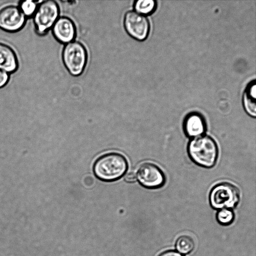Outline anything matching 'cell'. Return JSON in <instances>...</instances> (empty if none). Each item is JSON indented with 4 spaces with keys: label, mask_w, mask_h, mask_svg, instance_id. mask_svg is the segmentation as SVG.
Masks as SVG:
<instances>
[{
    "label": "cell",
    "mask_w": 256,
    "mask_h": 256,
    "mask_svg": "<svg viewBox=\"0 0 256 256\" xmlns=\"http://www.w3.org/2000/svg\"><path fill=\"white\" fill-rule=\"evenodd\" d=\"M9 78L8 74L0 70V88L4 86L8 82Z\"/></svg>",
    "instance_id": "cell-17"
},
{
    "label": "cell",
    "mask_w": 256,
    "mask_h": 256,
    "mask_svg": "<svg viewBox=\"0 0 256 256\" xmlns=\"http://www.w3.org/2000/svg\"><path fill=\"white\" fill-rule=\"evenodd\" d=\"M158 256H183L180 253L174 250H167L163 252Z\"/></svg>",
    "instance_id": "cell-19"
},
{
    "label": "cell",
    "mask_w": 256,
    "mask_h": 256,
    "mask_svg": "<svg viewBox=\"0 0 256 256\" xmlns=\"http://www.w3.org/2000/svg\"><path fill=\"white\" fill-rule=\"evenodd\" d=\"M26 16L19 7L6 6L0 10V28L8 32H15L24 26Z\"/></svg>",
    "instance_id": "cell-8"
},
{
    "label": "cell",
    "mask_w": 256,
    "mask_h": 256,
    "mask_svg": "<svg viewBox=\"0 0 256 256\" xmlns=\"http://www.w3.org/2000/svg\"><path fill=\"white\" fill-rule=\"evenodd\" d=\"M256 87L255 81L248 86L243 96V105L246 112L251 116H256Z\"/></svg>",
    "instance_id": "cell-12"
},
{
    "label": "cell",
    "mask_w": 256,
    "mask_h": 256,
    "mask_svg": "<svg viewBox=\"0 0 256 256\" xmlns=\"http://www.w3.org/2000/svg\"><path fill=\"white\" fill-rule=\"evenodd\" d=\"M125 157L117 152L101 156L94 162L93 172L95 176L104 182H113L121 178L128 168Z\"/></svg>",
    "instance_id": "cell-1"
},
{
    "label": "cell",
    "mask_w": 256,
    "mask_h": 256,
    "mask_svg": "<svg viewBox=\"0 0 256 256\" xmlns=\"http://www.w3.org/2000/svg\"><path fill=\"white\" fill-rule=\"evenodd\" d=\"M124 24L128 34L133 38L142 41L150 32V23L147 18L134 10L127 12L124 16Z\"/></svg>",
    "instance_id": "cell-6"
},
{
    "label": "cell",
    "mask_w": 256,
    "mask_h": 256,
    "mask_svg": "<svg viewBox=\"0 0 256 256\" xmlns=\"http://www.w3.org/2000/svg\"><path fill=\"white\" fill-rule=\"evenodd\" d=\"M60 9L58 3L52 0L42 1L34 14V22L36 32L46 34L59 18Z\"/></svg>",
    "instance_id": "cell-5"
},
{
    "label": "cell",
    "mask_w": 256,
    "mask_h": 256,
    "mask_svg": "<svg viewBox=\"0 0 256 256\" xmlns=\"http://www.w3.org/2000/svg\"><path fill=\"white\" fill-rule=\"evenodd\" d=\"M190 159L196 164L210 168L216 164L218 156V148L211 137L201 136L192 140L188 148Z\"/></svg>",
    "instance_id": "cell-2"
},
{
    "label": "cell",
    "mask_w": 256,
    "mask_h": 256,
    "mask_svg": "<svg viewBox=\"0 0 256 256\" xmlns=\"http://www.w3.org/2000/svg\"><path fill=\"white\" fill-rule=\"evenodd\" d=\"M136 176L140 184L148 188H160L166 181L164 174L160 168L150 162L142 164L138 168Z\"/></svg>",
    "instance_id": "cell-7"
},
{
    "label": "cell",
    "mask_w": 256,
    "mask_h": 256,
    "mask_svg": "<svg viewBox=\"0 0 256 256\" xmlns=\"http://www.w3.org/2000/svg\"><path fill=\"white\" fill-rule=\"evenodd\" d=\"M94 180L93 178L90 176H88L86 177L84 180V184L87 186H91L92 185L94 184Z\"/></svg>",
    "instance_id": "cell-20"
},
{
    "label": "cell",
    "mask_w": 256,
    "mask_h": 256,
    "mask_svg": "<svg viewBox=\"0 0 256 256\" xmlns=\"http://www.w3.org/2000/svg\"><path fill=\"white\" fill-rule=\"evenodd\" d=\"M124 180L128 182H134L136 180V174L134 171H129L124 175Z\"/></svg>",
    "instance_id": "cell-18"
},
{
    "label": "cell",
    "mask_w": 256,
    "mask_h": 256,
    "mask_svg": "<svg viewBox=\"0 0 256 256\" xmlns=\"http://www.w3.org/2000/svg\"><path fill=\"white\" fill-rule=\"evenodd\" d=\"M52 30L54 38L58 42L65 44L73 41L76 34L74 22L66 16L59 17Z\"/></svg>",
    "instance_id": "cell-9"
},
{
    "label": "cell",
    "mask_w": 256,
    "mask_h": 256,
    "mask_svg": "<svg viewBox=\"0 0 256 256\" xmlns=\"http://www.w3.org/2000/svg\"><path fill=\"white\" fill-rule=\"evenodd\" d=\"M156 6V2L153 0H138L134 4V11L145 16L152 13Z\"/></svg>",
    "instance_id": "cell-13"
},
{
    "label": "cell",
    "mask_w": 256,
    "mask_h": 256,
    "mask_svg": "<svg viewBox=\"0 0 256 256\" xmlns=\"http://www.w3.org/2000/svg\"><path fill=\"white\" fill-rule=\"evenodd\" d=\"M194 248V242L189 236L179 237L176 243V248L179 253L186 254L191 252Z\"/></svg>",
    "instance_id": "cell-14"
},
{
    "label": "cell",
    "mask_w": 256,
    "mask_h": 256,
    "mask_svg": "<svg viewBox=\"0 0 256 256\" xmlns=\"http://www.w3.org/2000/svg\"><path fill=\"white\" fill-rule=\"evenodd\" d=\"M37 8L36 2L32 0L22 2L20 4V9L23 14L26 16L34 15Z\"/></svg>",
    "instance_id": "cell-16"
},
{
    "label": "cell",
    "mask_w": 256,
    "mask_h": 256,
    "mask_svg": "<svg viewBox=\"0 0 256 256\" xmlns=\"http://www.w3.org/2000/svg\"><path fill=\"white\" fill-rule=\"evenodd\" d=\"M18 68V60L14 50L8 45L0 42V70L12 73Z\"/></svg>",
    "instance_id": "cell-11"
},
{
    "label": "cell",
    "mask_w": 256,
    "mask_h": 256,
    "mask_svg": "<svg viewBox=\"0 0 256 256\" xmlns=\"http://www.w3.org/2000/svg\"><path fill=\"white\" fill-rule=\"evenodd\" d=\"M64 64L73 76H78L84 72L88 60L87 52L80 42L73 40L66 44L62 52Z\"/></svg>",
    "instance_id": "cell-3"
},
{
    "label": "cell",
    "mask_w": 256,
    "mask_h": 256,
    "mask_svg": "<svg viewBox=\"0 0 256 256\" xmlns=\"http://www.w3.org/2000/svg\"><path fill=\"white\" fill-rule=\"evenodd\" d=\"M234 214L228 208L220 209L216 214L218 222L221 224L228 226L232 224L234 220Z\"/></svg>",
    "instance_id": "cell-15"
},
{
    "label": "cell",
    "mask_w": 256,
    "mask_h": 256,
    "mask_svg": "<svg viewBox=\"0 0 256 256\" xmlns=\"http://www.w3.org/2000/svg\"><path fill=\"white\" fill-rule=\"evenodd\" d=\"M206 125L204 116L198 112L188 114L184 122V130L186 135L196 138L201 136L206 132Z\"/></svg>",
    "instance_id": "cell-10"
},
{
    "label": "cell",
    "mask_w": 256,
    "mask_h": 256,
    "mask_svg": "<svg viewBox=\"0 0 256 256\" xmlns=\"http://www.w3.org/2000/svg\"><path fill=\"white\" fill-rule=\"evenodd\" d=\"M240 192L235 186L228 182L216 185L210 194V202L214 209L232 208L239 202Z\"/></svg>",
    "instance_id": "cell-4"
}]
</instances>
